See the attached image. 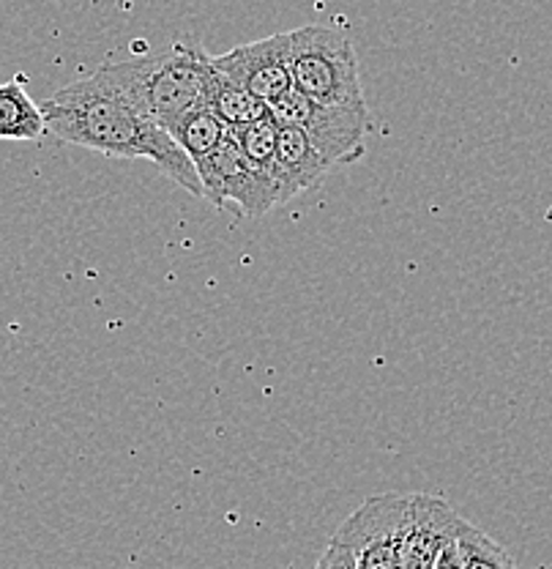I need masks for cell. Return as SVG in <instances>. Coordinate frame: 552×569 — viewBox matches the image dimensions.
Wrapping results in <instances>:
<instances>
[{
	"mask_svg": "<svg viewBox=\"0 0 552 569\" xmlns=\"http://www.w3.org/2000/svg\"><path fill=\"white\" fill-rule=\"evenodd\" d=\"M293 91L323 107H367L359 58L348 36L334 28L304 26L290 31Z\"/></svg>",
	"mask_w": 552,
	"mask_h": 569,
	"instance_id": "obj_3",
	"label": "cell"
},
{
	"mask_svg": "<svg viewBox=\"0 0 552 569\" xmlns=\"http://www.w3.org/2000/svg\"><path fill=\"white\" fill-rule=\"evenodd\" d=\"M142 116L170 129L181 116L205 104L211 56L198 41L181 39L170 50L99 67Z\"/></svg>",
	"mask_w": 552,
	"mask_h": 569,
	"instance_id": "obj_2",
	"label": "cell"
},
{
	"mask_svg": "<svg viewBox=\"0 0 552 569\" xmlns=\"http://www.w3.org/2000/svg\"><path fill=\"white\" fill-rule=\"evenodd\" d=\"M213 69L241 86L260 102L274 104L293 91L290 74V33H274L252 44L233 47L230 52L211 58Z\"/></svg>",
	"mask_w": 552,
	"mask_h": 569,
	"instance_id": "obj_7",
	"label": "cell"
},
{
	"mask_svg": "<svg viewBox=\"0 0 552 569\" xmlns=\"http://www.w3.org/2000/svg\"><path fill=\"white\" fill-rule=\"evenodd\" d=\"M194 168L203 183V198L211 200L217 209L235 213L241 219H260L282 206L274 181L252 168V162L243 157L233 138V129H230L228 140Z\"/></svg>",
	"mask_w": 552,
	"mask_h": 569,
	"instance_id": "obj_6",
	"label": "cell"
},
{
	"mask_svg": "<svg viewBox=\"0 0 552 569\" xmlns=\"http://www.w3.org/2000/svg\"><path fill=\"white\" fill-rule=\"evenodd\" d=\"M456 553L460 569H518V561L501 542L468 520H460L456 529Z\"/></svg>",
	"mask_w": 552,
	"mask_h": 569,
	"instance_id": "obj_13",
	"label": "cell"
},
{
	"mask_svg": "<svg viewBox=\"0 0 552 569\" xmlns=\"http://www.w3.org/2000/svg\"><path fill=\"white\" fill-rule=\"evenodd\" d=\"M314 569H359V567H355V556L331 539V542L325 545L323 556H320Z\"/></svg>",
	"mask_w": 552,
	"mask_h": 569,
	"instance_id": "obj_15",
	"label": "cell"
},
{
	"mask_svg": "<svg viewBox=\"0 0 552 569\" xmlns=\"http://www.w3.org/2000/svg\"><path fill=\"white\" fill-rule=\"evenodd\" d=\"M205 104L211 107L230 129L243 127V123L263 121V118L271 116L269 104L260 102V99L252 97L249 91H243V88L235 86L233 80H228L222 71L213 69V63L205 80Z\"/></svg>",
	"mask_w": 552,
	"mask_h": 569,
	"instance_id": "obj_11",
	"label": "cell"
},
{
	"mask_svg": "<svg viewBox=\"0 0 552 569\" xmlns=\"http://www.w3.org/2000/svg\"><path fill=\"white\" fill-rule=\"evenodd\" d=\"M47 132L44 112L26 91V77L0 86V140H41Z\"/></svg>",
	"mask_w": 552,
	"mask_h": 569,
	"instance_id": "obj_10",
	"label": "cell"
},
{
	"mask_svg": "<svg viewBox=\"0 0 552 569\" xmlns=\"http://www.w3.org/2000/svg\"><path fill=\"white\" fill-rule=\"evenodd\" d=\"M334 170V164L314 148V142L301 129L279 127L277 183L284 203L314 192Z\"/></svg>",
	"mask_w": 552,
	"mask_h": 569,
	"instance_id": "obj_9",
	"label": "cell"
},
{
	"mask_svg": "<svg viewBox=\"0 0 552 569\" xmlns=\"http://www.w3.org/2000/svg\"><path fill=\"white\" fill-rule=\"evenodd\" d=\"M269 112L279 127L301 129L334 168H345L364 157L370 127L367 107H323L301 97L299 91H290L269 104Z\"/></svg>",
	"mask_w": 552,
	"mask_h": 569,
	"instance_id": "obj_4",
	"label": "cell"
},
{
	"mask_svg": "<svg viewBox=\"0 0 552 569\" xmlns=\"http://www.w3.org/2000/svg\"><path fill=\"white\" fill-rule=\"evenodd\" d=\"M47 132L69 146L99 151L104 157L151 159L181 189L203 198L198 168L178 148L168 129L153 123L112 86L102 69L69 82L41 102Z\"/></svg>",
	"mask_w": 552,
	"mask_h": 569,
	"instance_id": "obj_1",
	"label": "cell"
},
{
	"mask_svg": "<svg viewBox=\"0 0 552 569\" xmlns=\"http://www.w3.org/2000/svg\"><path fill=\"white\" fill-rule=\"evenodd\" d=\"M168 132L170 138L178 142V148H181L194 164H200L203 159L211 157L224 140H228L230 127L211 110V107L203 104L198 107V110L178 118Z\"/></svg>",
	"mask_w": 552,
	"mask_h": 569,
	"instance_id": "obj_12",
	"label": "cell"
},
{
	"mask_svg": "<svg viewBox=\"0 0 552 569\" xmlns=\"http://www.w3.org/2000/svg\"><path fill=\"white\" fill-rule=\"evenodd\" d=\"M233 138L239 142L243 157L252 162V168H258L265 178H271L279 192L277 183V140H279V123L274 118H263V121L243 123V127L233 129ZM282 200V192H279ZM284 206V200H282Z\"/></svg>",
	"mask_w": 552,
	"mask_h": 569,
	"instance_id": "obj_14",
	"label": "cell"
},
{
	"mask_svg": "<svg viewBox=\"0 0 552 569\" xmlns=\"http://www.w3.org/2000/svg\"><path fill=\"white\" fill-rule=\"evenodd\" d=\"M432 569H460V553H456V539L449 545L446 550L441 553V559L435 561V567Z\"/></svg>",
	"mask_w": 552,
	"mask_h": 569,
	"instance_id": "obj_16",
	"label": "cell"
},
{
	"mask_svg": "<svg viewBox=\"0 0 552 569\" xmlns=\"http://www.w3.org/2000/svg\"><path fill=\"white\" fill-rule=\"evenodd\" d=\"M460 515L441 496L413 493V512L400 548V569H432L456 539Z\"/></svg>",
	"mask_w": 552,
	"mask_h": 569,
	"instance_id": "obj_8",
	"label": "cell"
},
{
	"mask_svg": "<svg viewBox=\"0 0 552 569\" xmlns=\"http://www.w3.org/2000/svg\"><path fill=\"white\" fill-rule=\"evenodd\" d=\"M413 512V493L367 498L337 529V545L355 556L359 569H400V548Z\"/></svg>",
	"mask_w": 552,
	"mask_h": 569,
	"instance_id": "obj_5",
	"label": "cell"
}]
</instances>
